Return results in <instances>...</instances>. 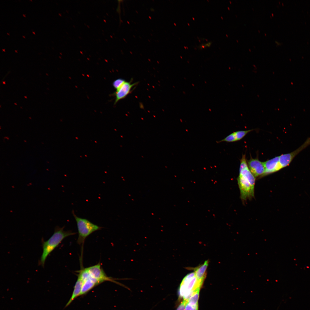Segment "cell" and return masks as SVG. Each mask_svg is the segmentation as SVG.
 I'll return each instance as SVG.
<instances>
[{"instance_id":"obj_1","label":"cell","mask_w":310,"mask_h":310,"mask_svg":"<svg viewBox=\"0 0 310 310\" xmlns=\"http://www.w3.org/2000/svg\"><path fill=\"white\" fill-rule=\"evenodd\" d=\"M64 226H57L53 235L47 240L42 241V253L39 261V264L44 267L46 260L49 254L56 247L63 239L69 236L74 235L71 230L65 231Z\"/></svg>"},{"instance_id":"obj_2","label":"cell","mask_w":310,"mask_h":310,"mask_svg":"<svg viewBox=\"0 0 310 310\" xmlns=\"http://www.w3.org/2000/svg\"><path fill=\"white\" fill-rule=\"evenodd\" d=\"M72 214L76 221L78 231V243L83 245L86 238L93 232L100 230L102 227L95 224L85 218L77 216L73 210Z\"/></svg>"},{"instance_id":"obj_3","label":"cell","mask_w":310,"mask_h":310,"mask_svg":"<svg viewBox=\"0 0 310 310\" xmlns=\"http://www.w3.org/2000/svg\"><path fill=\"white\" fill-rule=\"evenodd\" d=\"M202 284L197 280L194 272L187 274L180 284L179 290V298L187 300L195 291L200 289Z\"/></svg>"},{"instance_id":"obj_4","label":"cell","mask_w":310,"mask_h":310,"mask_svg":"<svg viewBox=\"0 0 310 310\" xmlns=\"http://www.w3.org/2000/svg\"><path fill=\"white\" fill-rule=\"evenodd\" d=\"M237 180L241 200L244 201L253 197L254 188L252 187L248 180L243 176L239 175Z\"/></svg>"},{"instance_id":"obj_5","label":"cell","mask_w":310,"mask_h":310,"mask_svg":"<svg viewBox=\"0 0 310 310\" xmlns=\"http://www.w3.org/2000/svg\"><path fill=\"white\" fill-rule=\"evenodd\" d=\"M87 269L90 276L97 280L100 283L105 281H110L124 286V285L116 281L115 279L107 276L100 263L96 265L87 268Z\"/></svg>"},{"instance_id":"obj_6","label":"cell","mask_w":310,"mask_h":310,"mask_svg":"<svg viewBox=\"0 0 310 310\" xmlns=\"http://www.w3.org/2000/svg\"><path fill=\"white\" fill-rule=\"evenodd\" d=\"M138 82L132 83L131 81H125L122 86L116 90L113 94L115 96L114 104L119 101L125 98L131 91L133 87L137 85Z\"/></svg>"},{"instance_id":"obj_7","label":"cell","mask_w":310,"mask_h":310,"mask_svg":"<svg viewBox=\"0 0 310 310\" xmlns=\"http://www.w3.org/2000/svg\"><path fill=\"white\" fill-rule=\"evenodd\" d=\"M248 167L255 177H262L265 172L263 162L260 161L258 158H253L251 157L247 161Z\"/></svg>"},{"instance_id":"obj_8","label":"cell","mask_w":310,"mask_h":310,"mask_svg":"<svg viewBox=\"0 0 310 310\" xmlns=\"http://www.w3.org/2000/svg\"><path fill=\"white\" fill-rule=\"evenodd\" d=\"M265 172L262 177L277 172L282 168L279 162V156L263 162Z\"/></svg>"},{"instance_id":"obj_9","label":"cell","mask_w":310,"mask_h":310,"mask_svg":"<svg viewBox=\"0 0 310 310\" xmlns=\"http://www.w3.org/2000/svg\"><path fill=\"white\" fill-rule=\"evenodd\" d=\"M83 282L80 295L86 293L93 287L100 283L97 280L91 277L90 274L88 277Z\"/></svg>"},{"instance_id":"obj_10","label":"cell","mask_w":310,"mask_h":310,"mask_svg":"<svg viewBox=\"0 0 310 310\" xmlns=\"http://www.w3.org/2000/svg\"><path fill=\"white\" fill-rule=\"evenodd\" d=\"M208 265V260H206L203 264L195 269L194 272L197 280L202 284L206 276Z\"/></svg>"},{"instance_id":"obj_11","label":"cell","mask_w":310,"mask_h":310,"mask_svg":"<svg viewBox=\"0 0 310 310\" xmlns=\"http://www.w3.org/2000/svg\"><path fill=\"white\" fill-rule=\"evenodd\" d=\"M83 282L80 278L78 277L74 287V290L70 300L66 304L67 306L77 296L80 295Z\"/></svg>"},{"instance_id":"obj_12","label":"cell","mask_w":310,"mask_h":310,"mask_svg":"<svg viewBox=\"0 0 310 310\" xmlns=\"http://www.w3.org/2000/svg\"><path fill=\"white\" fill-rule=\"evenodd\" d=\"M200 290V289H198L195 291L191 297L187 300V302L193 305L198 304Z\"/></svg>"},{"instance_id":"obj_13","label":"cell","mask_w":310,"mask_h":310,"mask_svg":"<svg viewBox=\"0 0 310 310\" xmlns=\"http://www.w3.org/2000/svg\"><path fill=\"white\" fill-rule=\"evenodd\" d=\"M253 130V129H251L245 131H238L234 132L237 141L240 140L243 138L248 133Z\"/></svg>"},{"instance_id":"obj_14","label":"cell","mask_w":310,"mask_h":310,"mask_svg":"<svg viewBox=\"0 0 310 310\" xmlns=\"http://www.w3.org/2000/svg\"><path fill=\"white\" fill-rule=\"evenodd\" d=\"M125 81L124 79L122 78L117 79L113 82V86L116 90L121 87Z\"/></svg>"},{"instance_id":"obj_15","label":"cell","mask_w":310,"mask_h":310,"mask_svg":"<svg viewBox=\"0 0 310 310\" xmlns=\"http://www.w3.org/2000/svg\"><path fill=\"white\" fill-rule=\"evenodd\" d=\"M236 141H237V140L235 134L234 132L227 136L224 139L219 141L218 142H232Z\"/></svg>"},{"instance_id":"obj_16","label":"cell","mask_w":310,"mask_h":310,"mask_svg":"<svg viewBox=\"0 0 310 310\" xmlns=\"http://www.w3.org/2000/svg\"><path fill=\"white\" fill-rule=\"evenodd\" d=\"M185 310H198V304L193 305L186 303L185 305Z\"/></svg>"},{"instance_id":"obj_17","label":"cell","mask_w":310,"mask_h":310,"mask_svg":"<svg viewBox=\"0 0 310 310\" xmlns=\"http://www.w3.org/2000/svg\"><path fill=\"white\" fill-rule=\"evenodd\" d=\"M187 300H183L176 310H185V307Z\"/></svg>"},{"instance_id":"obj_18","label":"cell","mask_w":310,"mask_h":310,"mask_svg":"<svg viewBox=\"0 0 310 310\" xmlns=\"http://www.w3.org/2000/svg\"><path fill=\"white\" fill-rule=\"evenodd\" d=\"M212 43V42L210 41L205 43L202 44L198 46V48L199 49H202L207 47H209L211 45Z\"/></svg>"},{"instance_id":"obj_19","label":"cell","mask_w":310,"mask_h":310,"mask_svg":"<svg viewBox=\"0 0 310 310\" xmlns=\"http://www.w3.org/2000/svg\"><path fill=\"white\" fill-rule=\"evenodd\" d=\"M33 32V34H35V33H34V32Z\"/></svg>"},{"instance_id":"obj_20","label":"cell","mask_w":310,"mask_h":310,"mask_svg":"<svg viewBox=\"0 0 310 310\" xmlns=\"http://www.w3.org/2000/svg\"><path fill=\"white\" fill-rule=\"evenodd\" d=\"M4 50H5L4 49H2V50H3V51H4Z\"/></svg>"},{"instance_id":"obj_21","label":"cell","mask_w":310,"mask_h":310,"mask_svg":"<svg viewBox=\"0 0 310 310\" xmlns=\"http://www.w3.org/2000/svg\"><path fill=\"white\" fill-rule=\"evenodd\" d=\"M15 51L16 52H17V51H16V50H15Z\"/></svg>"}]
</instances>
